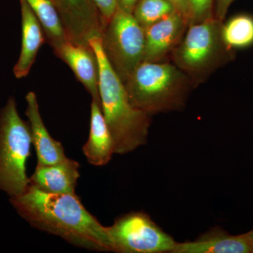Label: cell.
Returning <instances> with one entry per match:
<instances>
[{
  "label": "cell",
  "mask_w": 253,
  "mask_h": 253,
  "mask_svg": "<svg viewBox=\"0 0 253 253\" xmlns=\"http://www.w3.org/2000/svg\"><path fill=\"white\" fill-rule=\"evenodd\" d=\"M10 201L33 227L78 247L111 252L106 226L84 208L76 194H51L30 183L25 192L11 197Z\"/></svg>",
  "instance_id": "cell-1"
},
{
  "label": "cell",
  "mask_w": 253,
  "mask_h": 253,
  "mask_svg": "<svg viewBox=\"0 0 253 253\" xmlns=\"http://www.w3.org/2000/svg\"><path fill=\"white\" fill-rule=\"evenodd\" d=\"M99 65L100 104L112 136L114 154L126 155L147 143L151 116L131 104L124 83L110 64L101 37L89 40Z\"/></svg>",
  "instance_id": "cell-2"
},
{
  "label": "cell",
  "mask_w": 253,
  "mask_h": 253,
  "mask_svg": "<svg viewBox=\"0 0 253 253\" xmlns=\"http://www.w3.org/2000/svg\"><path fill=\"white\" fill-rule=\"evenodd\" d=\"M124 84L133 106L150 116L184 109L194 87L189 76L168 61H143Z\"/></svg>",
  "instance_id": "cell-3"
},
{
  "label": "cell",
  "mask_w": 253,
  "mask_h": 253,
  "mask_svg": "<svg viewBox=\"0 0 253 253\" xmlns=\"http://www.w3.org/2000/svg\"><path fill=\"white\" fill-rule=\"evenodd\" d=\"M224 22L214 17L189 26L170 59L191 79L194 86L235 58L222 38Z\"/></svg>",
  "instance_id": "cell-4"
},
{
  "label": "cell",
  "mask_w": 253,
  "mask_h": 253,
  "mask_svg": "<svg viewBox=\"0 0 253 253\" xmlns=\"http://www.w3.org/2000/svg\"><path fill=\"white\" fill-rule=\"evenodd\" d=\"M31 144L30 123L20 117L11 96L0 111V190L11 197L22 194L31 183L26 163Z\"/></svg>",
  "instance_id": "cell-5"
},
{
  "label": "cell",
  "mask_w": 253,
  "mask_h": 253,
  "mask_svg": "<svg viewBox=\"0 0 253 253\" xmlns=\"http://www.w3.org/2000/svg\"><path fill=\"white\" fill-rule=\"evenodd\" d=\"M103 49L123 83L144 61L145 31L134 16L118 9L101 37Z\"/></svg>",
  "instance_id": "cell-6"
},
{
  "label": "cell",
  "mask_w": 253,
  "mask_h": 253,
  "mask_svg": "<svg viewBox=\"0 0 253 253\" xmlns=\"http://www.w3.org/2000/svg\"><path fill=\"white\" fill-rule=\"evenodd\" d=\"M106 229L111 252L173 253L177 244L149 214L142 212L124 214Z\"/></svg>",
  "instance_id": "cell-7"
},
{
  "label": "cell",
  "mask_w": 253,
  "mask_h": 253,
  "mask_svg": "<svg viewBox=\"0 0 253 253\" xmlns=\"http://www.w3.org/2000/svg\"><path fill=\"white\" fill-rule=\"evenodd\" d=\"M189 23L178 12L154 23L145 31L144 62H163L171 58Z\"/></svg>",
  "instance_id": "cell-8"
},
{
  "label": "cell",
  "mask_w": 253,
  "mask_h": 253,
  "mask_svg": "<svg viewBox=\"0 0 253 253\" xmlns=\"http://www.w3.org/2000/svg\"><path fill=\"white\" fill-rule=\"evenodd\" d=\"M54 52L71 68L78 81L91 95L92 101L100 104L99 65L92 48L67 41Z\"/></svg>",
  "instance_id": "cell-9"
},
{
  "label": "cell",
  "mask_w": 253,
  "mask_h": 253,
  "mask_svg": "<svg viewBox=\"0 0 253 253\" xmlns=\"http://www.w3.org/2000/svg\"><path fill=\"white\" fill-rule=\"evenodd\" d=\"M173 253H253V242L249 232L232 235L215 226L194 241L177 242Z\"/></svg>",
  "instance_id": "cell-10"
},
{
  "label": "cell",
  "mask_w": 253,
  "mask_h": 253,
  "mask_svg": "<svg viewBox=\"0 0 253 253\" xmlns=\"http://www.w3.org/2000/svg\"><path fill=\"white\" fill-rule=\"evenodd\" d=\"M26 114L31 126L32 144L36 149L38 166L56 164L66 159L64 149L59 141L50 135L40 112L36 94L30 91L26 96Z\"/></svg>",
  "instance_id": "cell-11"
},
{
  "label": "cell",
  "mask_w": 253,
  "mask_h": 253,
  "mask_svg": "<svg viewBox=\"0 0 253 253\" xmlns=\"http://www.w3.org/2000/svg\"><path fill=\"white\" fill-rule=\"evenodd\" d=\"M80 164L66 158L61 162L48 166H37L30 178L31 184L51 194H75L80 177Z\"/></svg>",
  "instance_id": "cell-12"
},
{
  "label": "cell",
  "mask_w": 253,
  "mask_h": 253,
  "mask_svg": "<svg viewBox=\"0 0 253 253\" xmlns=\"http://www.w3.org/2000/svg\"><path fill=\"white\" fill-rule=\"evenodd\" d=\"M22 41L19 58L14 68L15 77L26 78L36 61L45 37L41 23L26 0H21Z\"/></svg>",
  "instance_id": "cell-13"
},
{
  "label": "cell",
  "mask_w": 253,
  "mask_h": 253,
  "mask_svg": "<svg viewBox=\"0 0 253 253\" xmlns=\"http://www.w3.org/2000/svg\"><path fill=\"white\" fill-rule=\"evenodd\" d=\"M88 162L94 166H104L114 154L112 136L106 124L101 104L92 101L91 104L90 130L83 147Z\"/></svg>",
  "instance_id": "cell-14"
},
{
  "label": "cell",
  "mask_w": 253,
  "mask_h": 253,
  "mask_svg": "<svg viewBox=\"0 0 253 253\" xmlns=\"http://www.w3.org/2000/svg\"><path fill=\"white\" fill-rule=\"evenodd\" d=\"M41 23L46 41L54 51L68 41L62 21L51 0H26Z\"/></svg>",
  "instance_id": "cell-15"
},
{
  "label": "cell",
  "mask_w": 253,
  "mask_h": 253,
  "mask_svg": "<svg viewBox=\"0 0 253 253\" xmlns=\"http://www.w3.org/2000/svg\"><path fill=\"white\" fill-rule=\"evenodd\" d=\"M222 38L229 49L235 51L253 45V16L241 14L223 23Z\"/></svg>",
  "instance_id": "cell-16"
},
{
  "label": "cell",
  "mask_w": 253,
  "mask_h": 253,
  "mask_svg": "<svg viewBox=\"0 0 253 253\" xmlns=\"http://www.w3.org/2000/svg\"><path fill=\"white\" fill-rule=\"evenodd\" d=\"M177 12L169 0H139L132 15L146 31L154 23Z\"/></svg>",
  "instance_id": "cell-17"
},
{
  "label": "cell",
  "mask_w": 253,
  "mask_h": 253,
  "mask_svg": "<svg viewBox=\"0 0 253 253\" xmlns=\"http://www.w3.org/2000/svg\"><path fill=\"white\" fill-rule=\"evenodd\" d=\"M214 0H187L190 14V25L202 22L214 17Z\"/></svg>",
  "instance_id": "cell-18"
},
{
  "label": "cell",
  "mask_w": 253,
  "mask_h": 253,
  "mask_svg": "<svg viewBox=\"0 0 253 253\" xmlns=\"http://www.w3.org/2000/svg\"><path fill=\"white\" fill-rule=\"evenodd\" d=\"M97 9L104 28L107 26L117 10L116 0H91Z\"/></svg>",
  "instance_id": "cell-19"
},
{
  "label": "cell",
  "mask_w": 253,
  "mask_h": 253,
  "mask_svg": "<svg viewBox=\"0 0 253 253\" xmlns=\"http://www.w3.org/2000/svg\"><path fill=\"white\" fill-rule=\"evenodd\" d=\"M235 0H214V17L218 21L224 22L229 7Z\"/></svg>",
  "instance_id": "cell-20"
},
{
  "label": "cell",
  "mask_w": 253,
  "mask_h": 253,
  "mask_svg": "<svg viewBox=\"0 0 253 253\" xmlns=\"http://www.w3.org/2000/svg\"><path fill=\"white\" fill-rule=\"evenodd\" d=\"M175 8L176 11L183 16L189 25L190 24V14L187 0H169Z\"/></svg>",
  "instance_id": "cell-21"
},
{
  "label": "cell",
  "mask_w": 253,
  "mask_h": 253,
  "mask_svg": "<svg viewBox=\"0 0 253 253\" xmlns=\"http://www.w3.org/2000/svg\"><path fill=\"white\" fill-rule=\"evenodd\" d=\"M116 1L118 9L132 14L134 7L139 0H116Z\"/></svg>",
  "instance_id": "cell-22"
},
{
  "label": "cell",
  "mask_w": 253,
  "mask_h": 253,
  "mask_svg": "<svg viewBox=\"0 0 253 253\" xmlns=\"http://www.w3.org/2000/svg\"><path fill=\"white\" fill-rule=\"evenodd\" d=\"M250 236H251V239H252L253 242V228L251 231H249Z\"/></svg>",
  "instance_id": "cell-23"
}]
</instances>
